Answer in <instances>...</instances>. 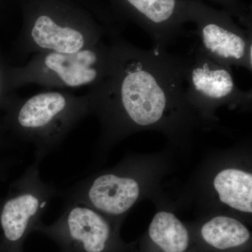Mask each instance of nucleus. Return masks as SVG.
Returning a JSON list of instances; mask_svg holds the SVG:
<instances>
[{"label": "nucleus", "mask_w": 252, "mask_h": 252, "mask_svg": "<svg viewBox=\"0 0 252 252\" xmlns=\"http://www.w3.org/2000/svg\"><path fill=\"white\" fill-rule=\"evenodd\" d=\"M113 36L72 54L43 52L32 55L11 72L14 86L36 84L47 88L94 87L107 77L114 60Z\"/></svg>", "instance_id": "nucleus-5"}, {"label": "nucleus", "mask_w": 252, "mask_h": 252, "mask_svg": "<svg viewBox=\"0 0 252 252\" xmlns=\"http://www.w3.org/2000/svg\"><path fill=\"white\" fill-rule=\"evenodd\" d=\"M186 223L199 252H252L250 225L238 217L210 214Z\"/></svg>", "instance_id": "nucleus-10"}, {"label": "nucleus", "mask_w": 252, "mask_h": 252, "mask_svg": "<svg viewBox=\"0 0 252 252\" xmlns=\"http://www.w3.org/2000/svg\"><path fill=\"white\" fill-rule=\"evenodd\" d=\"M172 152L127 154L114 166L59 190V196L124 222L140 202L162 194L160 182L173 168Z\"/></svg>", "instance_id": "nucleus-2"}, {"label": "nucleus", "mask_w": 252, "mask_h": 252, "mask_svg": "<svg viewBox=\"0 0 252 252\" xmlns=\"http://www.w3.org/2000/svg\"><path fill=\"white\" fill-rule=\"evenodd\" d=\"M21 252H25L24 251Z\"/></svg>", "instance_id": "nucleus-13"}, {"label": "nucleus", "mask_w": 252, "mask_h": 252, "mask_svg": "<svg viewBox=\"0 0 252 252\" xmlns=\"http://www.w3.org/2000/svg\"><path fill=\"white\" fill-rule=\"evenodd\" d=\"M91 114L87 94L79 96L67 91H49L20 100L12 124L23 142L34 146L35 160L41 162Z\"/></svg>", "instance_id": "nucleus-4"}, {"label": "nucleus", "mask_w": 252, "mask_h": 252, "mask_svg": "<svg viewBox=\"0 0 252 252\" xmlns=\"http://www.w3.org/2000/svg\"><path fill=\"white\" fill-rule=\"evenodd\" d=\"M179 203L193 205L198 216L228 214L251 225L252 152L250 140L208 154L186 185Z\"/></svg>", "instance_id": "nucleus-3"}, {"label": "nucleus", "mask_w": 252, "mask_h": 252, "mask_svg": "<svg viewBox=\"0 0 252 252\" xmlns=\"http://www.w3.org/2000/svg\"><path fill=\"white\" fill-rule=\"evenodd\" d=\"M154 41L166 49L180 34L177 0H124Z\"/></svg>", "instance_id": "nucleus-12"}, {"label": "nucleus", "mask_w": 252, "mask_h": 252, "mask_svg": "<svg viewBox=\"0 0 252 252\" xmlns=\"http://www.w3.org/2000/svg\"><path fill=\"white\" fill-rule=\"evenodd\" d=\"M191 16L198 23L197 46L214 61L230 67H242L252 72V32L237 27L223 15L192 8Z\"/></svg>", "instance_id": "nucleus-9"}, {"label": "nucleus", "mask_w": 252, "mask_h": 252, "mask_svg": "<svg viewBox=\"0 0 252 252\" xmlns=\"http://www.w3.org/2000/svg\"><path fill=\"white\" fill-rule=\"evenodd\" d=\"M186 94L191 106L204 123L215 127L220 119L217 110H251L252 90L244 91L235 84L232 67L214 61L198 47L187 57Z\"/></svg>", "instance_id": "nucleus-7"}, {"label": "nucleus", "mask_w": 252, "mask_h": 252, "mask_svg": "<svg viewBox=\"0 0 252 252\" xmlns=\"http://www.w3.org/2000/svg\"><path fill=\"white\" fill-rule=\"evenodd\" d=\"M124 222L94 209L65 201L63 213L51 224L41 222L34 232L54 242L59 252H135L137 241L121 236Z\"/></svg>", "instance_id": "nucleus-6"}, {"label": "nucleus", "mask_w": 252, "mask_h": 252, "mask_svg": "<svg viewBox=\"0 0 252 252\" xmlns=\"http://www.w3.org/2000/svg\"><path fill=\"white\" fill-rule=\"evenodd\" d=\"M153 202L157 211L147 231L137 240L135 252H199L187 223L176 214L175 204L162 194Z\"/></svg>", "instance_id": "nucleus-11"}, {"label": "nucleus", "mask_w": 252, "mask_h": 252, "mask_svg": "<svg viewBox=\"0 0 252 252\" xmlns=\"http://www.w3.org/2000/svg\"><path fill=\"white\" fill-rule=\"evenodd\" d=\"M114 60L107 77L88 94L100 130L96 162L130 136L156 131L170 148L187 151L199 130L211 129L189 104L186 94L187 57L154 46L146 50L113 36Z\"/></svg>", "instance_id": "nucleus-1"}, {"label": "nucleus", "mask_w": 252, "mask_h": 252, "mask_svg": "<svg viewBox=\"0 0 252 252\" xmlns=\"http://www.w3.org/2000/svg\"><path fill=\"white\" fill-rule=\"evenodd\" d=\"M41 162L34 160L13 186L0 212V225L11 252L24 251L28 235L34 232L51 199L59 190L41 179Z\"/></svg>", "instance_id": "nucleus-8"}]
</instances>
